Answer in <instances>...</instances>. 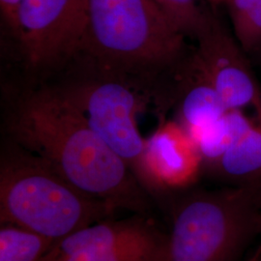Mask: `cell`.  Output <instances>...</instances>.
I'll use <instances>...</instances> for the list:
<instances>
[{
	"instance_id": "6da1fadb",
	"label": "cell",
	"mask_w": 261,
	"mask_h": 261,
	"mask_svg": "<svg viewBox=\"0 0 261 261\" xmlns=\"http://www.w3.org/2000/svg\"><path fill=\"white\" fill-rule=\"evenodd\" d=\"M4 132L6 140L84 193L119 211L148 212L149 194L53 84L30 83L14 95Z\"/></svg>"
},
{
	"instance_id": "9a60e30c",
	"label": "cell",
	"mask_w": 261,
	"mask_h": 261,
	"mask_svg": "<svg viewBox=\"0 0 261 261\" xmlns=\"http://www.w3.org/2000/svg\"><path fill=\"white\" fill-rule=\"evenodd\" d=\"M169 21L185 37L196 39L211 12L202 9L197 0H153Z\"/></svg>"
},
{
	"instance_id": "30bf717a",
	"label": "cell",
	"mask_w": 261,
	"mask_h": 261,
	"mask_svg": "<svg viewBox=\"0 0 261 261\" xmlns=\"http://www.w3.org/2000/svg\"><path fill=\"white\" fill-rule=\"evenodd\" d=\"M252 125L203 173L247 193L261 207V105Z\"/></svg>"
},
{
	"instance_id": "7c38bea8",
	"label": "cell",
	"mask_w": 261,
	"mask_h": 261,
	"mask_svg": "<svg viewBox=\"0 0 261 261\" xmlns=\"http://www.w3.org/2000/svg\"><path fill=\"white\" fill-rule=\"evenodd\" d=\"M253 121L254 118H249L242 110H228L194 139L202 158L203 169L220 158Z\"/></svg>"
},
{
	"instance_id": "ba28073f",
	"label": "cell",
	"mask_w": 261,
	"mask_h": 261,
	"mask_svg": "<svg viewBox=\"0 0 261 261\" xmlns=\"http://www.w3.org/2000/svg\"><path fill=\"white\" fill-rule=\"evenodd\" d=\"M141 170V186L149 195L181 191L196 184L203 162L182 125L164 120L145 140Z\"/></svg>"
},
{
	"instance_id": "8fae6325",
	"label": "cell",
	"mask_w": 261,
	"mask_h": 261,
	"mask_svg": "<svg viewBox=\"0 0 261 261\" xmlns=\"http://www.w3.org/2000/svg\"><path fill=\"white\" fill-rule=\"evenodd\" d=\"M168 232L161 231L139 242L101 245L86 252L46 254L42 261H166Z\"/></svg>"
},
{
	"instance_id": "52a82bcc",
	"label": "cell",
	"mask_w": 261,
	"mask_h": 261,
	"mask_svg": "<svg viewBox=\"0 0 261 261\" xmlns=\"http://www.w3.org/2000/svg\"><path fill=\"white\" fill-rule=\"evenodd\" d=\"M195 40L197 47L192 59L228 110L260 105L259 86L247 54L212 13Z\"/></svg>"
},
{
	"instance_id": "d6986e66",
	"label": "cell",
	"mask_w": 261,
	"mask_h": 261,
	"mask_svg": "<svg viewBox=\"0 0 261 261\" xmlns=\"http://www.w3.org/2000/svg\"><path fill=\"white\" fill-rule=\"evenodd\" d=\"M215 1H220V0H215Z\"/></svg>"
},
{
	"instance_id": "5bb4252c",
	"label": "cell",
	"mask_w": 261,
	"mask_h": 261,
	"mask_svg": "<svg viewBox=\"0 0 261 261\" xmlns=\"http://www.w3.org/2000/svg\"><path fill=\"white\" fill-rule=\"evenodd\" d=\"M234 37L246 54L261 50V0H227Z\"/></svg>"
},
{
	"instance_id": "ac0fdd59",
	"label": "cell",
	"mask_w": 261,
	"mask_h": 261,
	"mask_svg": "<svg viewBox=\"0 0 261 261\" xmlns=\"http://www.w3.org/2000/svg\"><path fill=\"white\" fill-rule=\"evenodd\" d=\"M253 255H254V250H252V252H250V254L246 257V259L244 261H252L253 258Z\"/></svg>"
},
{
	"instance_id": "8992f818",
	"label": "cell",
	"mask_w": 261,
	"mask_h": 261,
	"mask_svg": "<svg viewBox=\"0 0 261 261\" xmlns=\"http://www.w3.org/2000/svg\"><path fill=\"white\" fill-rule=\"evenodd\" d=\"M85 10L86 0H21L10 33L30 83L47 82L70 62L84 30Z\"/></svg>"
},
{
	"instance_id": "4fadbf2b",
	"label": "cell",
	"mask_w": 261,
	"mask_h": 261,
	"mask_svg": "<svg viewBox=\"0 0 261 261\" xmlns=\"http://www.w3.org/2000/svg\"><path fill=\"white\" fill-rule=\"evenodd\" d=\"M0 261H42L55 242L12 224H0Z\"/></svg>"
},
{
	"instance_id": "9c48e42d",
	"label": "cell",
	"mask_w": 261,
	"mask_h": 261,
	"mask_svg": "<svg viewBox=\"0 0 261 261\" xmlns=\"http://www.w3.org/2000/svg\"><path fill=\"white\" fill-rule=\"evenodd\" d=\"M174 85L168 86L164 103H174L177 120L194 140L228 111L214 86L207 80L189 54L173 74Z\"/></svg>"
},
{
	"instance_id": "3957f363",
	"label": "cell",
	"mask_w": 261,
	"mask_h": 261,
	"mask_svg": "<svg viewBox=\"0 0 261 261\" xmlns=\"http://www.w3.org/2000/svg\"><path fill=\"white\" fill-rule=\"evenodd\" d=\"M119 211L61 177L5 139L0 159V224H12L56 243Z\"/></svg>"
},
{
	"instance_id": "e0dca14e",
	"label": "cell",
	"mask_w": 261,
	"mask_h": 261,
	"mask_svg": "<svg viewBox=\"0 0 261 261\" xmlns=\"http://www.w3.org/2000/svg\"><path fill=\"white\" fill-rule=\"evenodd\" d=\"M252 261H261V242L254 249V255Z\"/></svg>"
},
{
	"instance_id": "2e32d148",
	"label": "cell",
	"mask_w": 261,
	"mask_h": 261,
	"mask_svg": "<svg viewBox=\"0 0 261 261\" xmlns=\"http://www.w3.org/2000/svg\"><path fill=\"white\" fill-rule=\"evenodd\" d=\"M20 2L21 0H0L1 17L9 32L12 31L15 25L17 11Z\"/></svg>"
},
{
	"instance_id": "277c9868",
	"label": "cell",
	"mask_w": 261,
	"mask_h": 261,
	"mask_svg": "<svg viewBox=\"0 0 261 261\" xmlns=\"http://www.w3.org/2000/svg\"><path fill=\"white\" fill-rule=\"evenodd\" d=\"M261 237V207L222 186L183 196L172 215L166 261H244Z\"/></svg>"
},
{
	"instance_id": "7a4b0ae2",
	"label": "cell",
	"mask_w": 261,
	"mask_h": 261,
	"mask_svg": "<svg viewBox=\"0 0 261 261\" xmlns=\"http://www.w3.org/2000/svg\"><path fill=\"white\" fill-rule=\"evenodd\" d=\"M189 54L186 37L153 0H86L71 60L119 75L156 98Z\"/></svg>"
},
{
	"instance_id": "5b68a950",
	"label": "cell",
	"mask_w": 261,
	"mask_h": 261,
	"mask_svg": "<svg viewBox=\"0 0 261 261\" xmlns=\"http://www.w3.org/2000/svg\"><path fill=\"white\" fill-rule=\"evenodd\" d=\"M55 76L58 79L51 84L84 114L90 128L141 185L145 139L140 135L137 115L151 95L124 77L76 60H71Z\"/></svg>"
}]
</instances>
